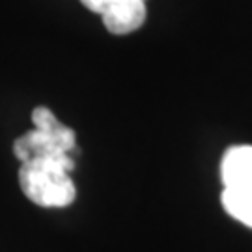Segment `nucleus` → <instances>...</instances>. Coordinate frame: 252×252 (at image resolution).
Here are the masks:
<instances>
[{"label": "nucleus", "mask_w": 252, "mask_h": 252, "mask_svg": "<svg viewBox=\"0 0 252 252\" xmlns=\"http://www.w3.org/2000/svg\"><path fill=\"white\" fill-rule=\"evenodd\" d=\"M75 162L69 155L21 162L19 185L28 200L41 207H65L77 196L69 172Z\"/></svg>", "instance_id": "1"}, {"label": "nucleus", "mask_w": 252, "mask_h": 252, "mask_svg": "<svg viewBox=\"0 0 252 252\" xmlns=\"http://www.w3.org/2000/svg\"><path fill=\"white\" fill-rule=\"evenodd\" d=\"M34 129L15 140L13 153L21 162L47 157L69 155L75 148V131L58 122L47 107H37L32 112Z\"/></svg>", "instance_id": "2"}, {"label": "nucleus", "mask_w": 252, "mask_h": 252, "mask_svg": "<svg viewBox=\"0 0 252 252\" xmlns=\"http://www.w3.org/2000/svg\"><path fill=\"white\" fill-rule=\"evenodd\" d=\"M103 25L110 34H131L144 25L146 21V0H122L110 4L101 13Z\"/></svg>", "instance_id": "3"}, {"label": "nucleus", "mask_w": 252, "mask_h": 252, "mask_svg": "<svg viewBox=\"0 0 252 252\" xmlns=\"http://www.w3.org/2000/svg\"><path fill=\"white\" fill-rule=\"evenodd\" d=\"M220 178L224 187L252 181V146H232L226 150L220 162Z\"/></svg>", "instance_id": "4"}, {"label": "nucleus", "mask_w": 252, "mask_h": 252, "mask_svg": "<svg viewBox=\"0 0 252 252\" xmlns=\"http://www.w3.org/2000/svg\"><path fill=\"white\" fill-rule=\"evenodd\" d=\"M220 202L228 215L252 228V181L237 187H224Z\"/></svg>", "instance_id": "5"}, {"label": "nucleus", "mask_w": 252, "mask_h": 252, "mask_svg": "<svg viewBox=\"0 0 252 252\" xmlns=\"http://www.w3.org/2000/svg\"><path fill=\"white\" fill-rule=\"evenodd\" d=\"M86 8L94 11V13H103L105 8H108L110 4H116V2H122V0H81Z\"/></svg>", "instance_id": "6"}]
</instances>
